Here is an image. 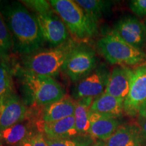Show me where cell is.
Instances as JSON below:
<instances>
[{"label": "cell", "mask_w": 146, "mask_h": 146, "mask_svg": "<svg viewBox=\"0 0 146 146\" xmlns=\"http://www.w3.org/2000/svg\"><path fill=\"white\" fill-rule=\"evenodd\" d=\"M145 143L136 126L120 125L106 142V146H143Z\"/></svg>", "instance_id": "17"}, {"label": "cell", "mask_w": 146, "mask_h": 146, "mask_svg": "<svg viewBox=\"0 0 146 146\" xmlns=\"http://www.w3.org/2000/svg\"><path fill=\"white\" fill-rule=\"evenodd\" d=\"M133 70L125 66H116L110 72L105 93L125 101L132 81Z\"/></svg>", "instance_id": "12"}, {"label": "cell", "mask_w": 146, "mask_h": 146, "mask_svg": "<svg viewBox=\"0 0 146 146\" xmlns=\"http://www.w3.org/2000/svg\"><path fill=\"white\" fill-rule=\"evenodd\" d=\"M124 101L104 92L95 98L91 106V112L120 118L124 112Z\"/></svg>", "instance_id": "18"}, {"label": "cell", "mask_w": 146, "mask_h": 146, "mask_svg": "<svg viewBox=\"0 0 146 146\" xmlns=\"http://www.w3.org/2000/svg\"><path fill=\"white\" fill-rule=\"evenodd\" d=\"M12 50H14L13 37L0 12V58L9 61Z\"/></svg>", "instance_id": "21"}, {"label": "cell", "mask_w": 146, "mask_h": 146, "mask_svg": "<svg viewBox=\"0 0 146 146\" xmlns=\"http://www.w3.org/2000/svg\"><path fill=\"white\" fill-rule=\"evenodd\" d=\"M14 92L12 71L8 61L0 58V99Z\"/></svg>", "instance_id": "22"}, {"label": "cell", "mask_w": 146, "mask_h": 146, "mask_svg": "<svg viewBox=\"0 0 146 146\" xmlns=\"http://www.w3.org/2000/svg\"><path fill=\"white\" fill-rule=\"evenodd\" d=\"M91 21L98 27V22L108 8L109 2L101 0H76Z\"/></svg>", "instance_id": "20"}, {"label": "cell", "mask_w": 146, "mask_h": 146, "mask_svg": "<svg viewBox=\"0 0 146 146\" xmlns=\"http://www.w3.org/2000/svg\"><path fill=\"white\" fill-rule=\"evenodd\" d=\"M49 1L74 41H85L96 34L98 27L91 21L75 1L50 0Z\"/></svg>", "instance_id": "3"}, {"label": "cell", "mask_w": 146, "mask_h": 146, "mask_svg": "<svg viewBox=\"0 0 146 146\" xmlns=\"http://www.w3.org/2000/svg\"><path fill=\"white\" fill-rule=\"evenodd\" d=\"M0 12L13 37L15 50L26 56L41 49L44 40L37 20L25 5L21 1L5 3Z\"/></svg>", "instance_id": "1"}, {"label": "cell", "mask_w": 146, "mask_h": 146, "mask_svg": "<svg viewBox=\"0 0 146 146\" xmlns=\"http://www.w3.org/2000/svg\"><path fill=\"white\" fill-rule=\"evenodd\" d=\"M35 16L43 40L52 47L62 45L70 39L66 27L55 11Z\"/></svg>", "instance_id": "8"}, {"label": "cell", "mask_w": 146, "mask_h": 146, "mask_svg": "<svg viewBox=\"0 0 146 146\" xmlns=\"http://www.w3.org/2000/svg\"><path fill=\"white\" fill-rule=\"evenodd\" d=\"M129 7L139 17L146 16V0H132L129 3Z\"/></svg>", "instance_id": "26"}, {"label": "cell", "mask_w": 146, "mask_h": 146, "mask_svg": "<svg viewBox=\"0 0 146 146\" xmlns=\"http://www.w3.org/2000/svg\"><path fill=\"white\" fill-rule=\"evenodd\" d=\"M41 132L45 137L54 139L72 138L79 136L74 116L50 123H43Z\"/></svg>", "instance_id": "16"}, {"label": "cell", "mask_w": 146, "mask_h": 146, "mask_svg": "<svg viewBox=\"0 0 146 146\" xmlns=\"http://www.w3.org/2000/svg\"><path fill=\"white\" fill-rule=\"evenodd\" d=\"M18 146H48L45 141L44 134L39 131H36Z\"/></svg>", "instance_id": "25"}, {"label": "cell", "mask_w": 146, "mask_h": 146, "mask_svg": "<svg viewBox=\"0 0 146 146\" xmlns=\"http://www.w3.org/2000/svg\"><path fill=\"white\" fill-rule=\"evenodd\" d=\"M138 128L142 139L144 142H146V118H141V123Z\"/></svg>", "instance_id": "27"}, {"label": "cell", "mask_w": 146, "mask_h": 146, "mask_svg": "<svg viewBox=\"0 0 146 146\" xmlns=\"http://www.w3.org/2000/svg\"><path fill=\"white\" fill-rule=\"evenodd\" d=\"M89 121V136L106 141L121 125L117 118L93 112L90 113Z\"/></svg>", "instance_id": "13"}, {"label": "cell", "mask_w": 146, "mask_h": 146, "mask_svg": "<svg viewBox=\"0 0 146 146\" xmlns=\"http://www.w3.org/2000/svg\"><path fill=\"white\" fill-rule=\"evenodd\" d=\"M29 111L15 91L0 99V130L28 118Z\"/></svg>", "instance_id": "10"}, {"label": "cell", "mask_w": 146, "mask_h": 146, "mask_svg": "<svg viewBox=\"0 0 146 146\" xmlns=\"http://www.w3.org/2000/svg\"><path fill=\"white\" fill-rule=\"evenodd\" d=\"M78 44L70 38L57 47L39 50L26 55L23 59V70L53 77L62 70L64 64Z\"/></svg>", "instance_id": "2"}, {"label": "cell", "mask_w": 146, "mask_h": 146, "mask_svg": "<svg viewBox=\"0 0 146 146\" xmlns=\"http://www.w3.org/2000/svg\"><path fill=\"white\" fill-rule=\"evenodd\" d=\"M112 31L123 41L141 50L145 41L146 28L136 18L127 16L120 20Z\"/></svg>", "instance_id": "11"}, {"label": "cell", "mask_w": 146, "mask_h": 146, "mask_svg": "<svg viewBox=\"0 0 146 146\" xmlns=\"http://www.w3.org/2000/svg\"><path fill=\"white\" fill-rule=\"evenodd\" d=\"M97 59L94 51L78 45L70 54L62 71L73 83L78 82L95 70Z\"/></svg>", "instance_id": "6"}, {"label": "cell", "mask_w": 146, "mask_h": 146, "mask_svg": "<svg viewBox=\"0 0 146 146\" xmlns=\"http://www.w3.org/2000/svg\"><path fill=\"white\" fill-rule=\"evenodd\" d=\"M94 98H85L75 100V111L74 118L75 125L78 134L79 136H89L90 128L91 106Z\"/></svg>", "instance_id": "19"}, {"label": "cell", "mask_w": 146, "mask_h": 146, "mask_svg": "<svg viewBox=\"0 0 146 146\" xmlns=\"http://www.w3.org/2000/svg\"><path fill=\"white\" fill-rule=\"evenodd\" d=\"M0 146H4V145H3V144H2V143H1V141H0Z\"/></svg>", "instance_id": "30"}, {"label": "cell", "mask_w": 146, "mask_h": 146, "mask_svg": "<svg viewBox=\"0 0 146 146\" xmlns=\"http://www.w3.org/2000/svg\"><path fill=\"white\" fill-rule=\"evenodd\" d=\"M98 50L106 60L113 65L133 66L146 62V54L127 42L112 31L97 43Z\"/></svg>", "instance_id": "4"}, {"label": "cell", "mask_w": 146, "mask_h": 146, "mask_svg": "<svg viewBox=\"0 0 146 146\" xmlns=\"http://www.w3.org/2000/svg\"><path fill=\"white\" fill-rule=\"evenodd\" d=\"M138 114L141 118H146V102L140 108Z\"/></svg>", "instance_id": "28"}, {"label": "cell", "mask_w": 146, "mask_h": 146, "mask_svg": "<svg viewBox=\"0 0 146 146\" xmlns=\"http://www.w3.org/2000/svg\"><path fill=\"white\" fill-rule=\"evenodd\" d=\"M25 5L35 12V14H50L54 12L50 1L44 0H31V1H21Z\"/></svg>", "instance_id": "24"}, {"label": "cell", "mask_w": 146, "mask_h": 146, "mask_svg": "<svg viewBox=\"0 0 146 146\" xmlns=\"http://www.w3.org/2000/svg\"><path fill=\"white\" fill-rule=\"evenodd\" d=\"M22 83L33 104L45 107L65 97L66 91L53 77L22 70Z\"/></svg>", "instance_id": "5"}, {"label": "cell", "mask_w": 146, "mask_h": 146, "mask_svg": "<svg viewBox=\"0 0 146 146\" xmlns=\"http://www.w3.org/2000/svg\"><path fill=\"white\" fill-rule=\"evenodd\" d=\"M146 102V62L133 69V74L129 94L124 101V112L134 117L140 108Z\"/></svg>", "instance_id": "7"}, {"label": "cell", "mask_w": 146, "mask_h": 146, "mask_svg": "<svg viewBox=\"0 0 146 146\" xmlns=\"http://www.w3.org/2000/svg\"><path fill=\"white\" fill-rule=\"evenodd\" d=\"M75 100L66 95L58 100L44 107L42 114L43 123H50L74 116Z\"/></svg>", "instance_id": "15"}, {"label": "cell", "mask_w": 146, "mask_h": 146, "mask_svg": "<svg viewBox=\"0 0 146 146\" xmlns=\"http://www.w3.org/2000/svg\"><path fill=\"white\" fill-rule=\"evenodd\" d=\"M110 72L106 67L100 65L88 76L78 82L74 89L75 100L85 98H98L105 91Z\"/></svg>", "instance_id": "9"}, {"label": "cell", "mask_w": 146, "mask_h": 146, "mask_svg": "<svg viewBox=\"0 0 146 146\" xmlns=\"http://www.w3.org/2000/svg\"><path fill=\"white\" fill-rule=\"evenodd\" d=\"M0 4H1V1H0Z\"/></svg>", "instance_id": "31"}, {"label": "cell", "mask_w": 146, "mask_h": 146, "mask_svg": "<svg viewBox=\"0 0 146 146\" xmlns=\"http://www.w3.org/2000/svg\"><path fill=\"white\" fill-rule=\"evenodd\" d=\"M45 139L48 146H90L94 143V139L89 135L65 139H54L45 136Z\"/></svg>", "instance_id": "23"}, {"label": "cell", "mask_w": 146, "mask_h": 146, "mask_svg": "<svg viewBox=\"0 0 146 146\" xmlns=\"http://www.w3.org/2000/svg\"><path fill=\"white\" fill-rule=\"evenodd\" d=\"M36 131L39 126L28 118L8 128L0 130V141L4 146H18Z\"/></svg>", "instance_id": "14"}, {"label": "cell", "mask_w": 146, "mask_h": 146, "mask_svg": "<svg viewBox=\"0 0 146 146\" xmlns=\"http://www.w3.org/2000/svg\"><path fill=\"white\" fill-rule=\"evenodd\" d=\"M90 146H106V145L105 144L102 143V142H98V143H96L92 144V145Z\"/></svg>", "instance_id": "29"}]
</instances>
